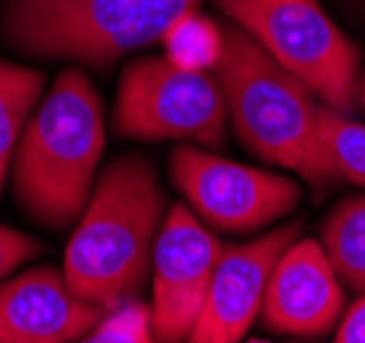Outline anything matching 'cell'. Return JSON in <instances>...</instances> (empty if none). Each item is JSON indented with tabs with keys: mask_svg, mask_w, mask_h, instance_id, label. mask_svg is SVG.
Wrapping results in <instances>:
<instances>
[{
	"mask_svg": "<svg viewBox=\"0 0 365 343\" xmlns=\"http://www.w3.org/2000/svg\"><path fill=\"white\" fill-rule=\"evenodd\" d=\"M44 82L46 76L41 71L0 60V191L22 128L41 98Z\"/></svg>",
	"mask_w": 365,
	"mask_h": 343,
	"instance_id": "4fadbf2b",
	"label": "cell"
},
{
	"mask_svg": "<svg viewBox=\"0 0 365 343\" xmlns=\"http://www.w3.org/2000/svg\"><path fill=\"white\" fill-rule=\"evenodd\" d=\"M164 191L153 166L123 155L101 172L66 248L63 275L76 297L107 314L134 302L164 224Z\"/></svg>",
	"mask_w": 365,
	"mask_h": 343,
	"instance_id": "6da1fadb",
	"label": "cell"
},
{
	"mask_svg": "<svg viewBox=\"0 0 365 343\" xmlns=\"http://www.w3.org/2000/svg\"><path fill=\"white\" fill-rule=\"evenodd\" d=\"M104 316L68 289L63 270L36 267L0 286V343H74Z\"/></svg>",
	"mask_w": 365,
	"mask_h": 343,
	"instance_id": "8fae6325",
	"label": "cell"
},
{
	"mask_svg": "<svg viewBox=\"0 0 365 343\" xmlns=\"http://www.w3.org/2000/svg\"><path fill=\"white\" fill-rule=\"evenodd\" d=\"M227 115L218 76L182 68L161 55L134 60L123 71L112 126L128 139H191L205 148H218L224 142Z\"/></svg>",
	"mask_w": 365,
	"mask_h": 343,
	"instance_id": "8992f818",
	"label": "cell"
},
{
	"mask_svg": "<svg viewBox=\"0 0 365 343\" xmlns=\"http://www.w3.org/2000/svg\"><path fill=\"white\" fill-rule=\"evenodd\" d=\"M161 41L167 46V58L172 63L194 71H207L215 68L221 58L224 30H218L210 19L199 16L197 11H185L169 25Z\"/></svg>",
	"mask_w": 365,
	"mask_h": 343,
	"instance_id": "5bb4252c",
	"label": "cell"
},
{
	"mask_svg": "<svg viewBox=\"0 0 365 343\" xmlns=\"http://www.w3.org/2000/svg\"><path fill=\"white\" fill-rule=\"evenodd\" d=\"M224 14L297 76L322 104L346 115L357 101L360 49L319 0H218Z\"/></svg>",
	"mask_w": 365,
	"mask_h": 343,
	"instance_id": "5b68a950",
	"label": "cell"
},
{
	"mask_svg": "<svg viewBox=\"0 0 365 343\" xmlns=\"http://www.w3.org/2000/svg\"><path fill=\"white\" fill-rule=\"evenodd\" d=\"M76 343H158L150 329V308L142 302H128L101 319L98 327L82 335Z\"/></svg>",
	"mask_w": 365,
	"mask_h": 343,
	"instance_id": "2e32d148",
	"label": "cell"
},
{
	"mask_svg": "<svg viewBox=\"0 0 365 343\" xmlns=\"http://www.w3.org/2000/svg\"><path fill=\"white\" fill-rule=\"evenodd\" d=\"M317 123L335 178H346L365 185V126L351 123L346 115L335 112L327 104H319Z\"/></svg>",
	"mask_w": 365,
	"mask_h": 343,
	"instance_id": "9a60e30c",
	"label": "cell"
},
{
	"mask_svg": "<svg viewBox=\"0 0 365 343\" xmlns=\"http://www.w3.org/2000/svg\"><path fill=\"white\" fill-rule=\"evenodd\" d=\"M322 248L335 275L365 295V196L341 202L322 226Z\"/></svg>",
	"mask_w": 365,
	"mask_h": 343,
	"instance_id": "7c38bea8",
	"label": "cell"
},
{
	"mask_svg": "<svg viewBox=\"0 0 365 343\" xmlns=\"http://www.w3.org/2000/svg\"><path fill=\"white\" fill-rule=\"evenodd\" d=\"M199 0H9L3 36L36 58L112 66L125 52L161 41Z\"/></svg>",
	"mask_w": 365,
	"mask_h": 343,
	"instance_id": "277c9868",
	"label": "cell"
},
{
	"mask_svg": "<svg viewBox=\"0 0 365 343\" xmlns=\"http://www.w3.org/2000/svg\"><path fill=\"white\" fill-rule=\"evenodd\" d=\"M169 172L199 218L227 232H251L287 215L300 202V185L273 172L235 164L197 148H178Z\"/></svg>",
	"mask_w": 365,
	"mask_h": 343,
	"instance_id": "52a82bcc",
	"label": "cell"
},
{
	"mask_svg": "<svg viewBox=\"0 0 365 343\" xmlns=\"http://www.w3.org/2000/svg\"><path fill=\"white\" fill-rule=\"evenodd\" d=\"M335 343H365V295L341 316Z\"/></svg>",
	"mask_w": 365,
	"mask_h": 343,
	"instance_id": "ac0fdd59",
	"label": "cell"
},
{
	"mask_svg": "<svg viewBox=\"0 0 365 343\" xmlns=\"http://www.w3.org/2000/svg\"><path fill=\"white\" fill-rule=\"evenodd\" d=\"M215 76L224 88L232 128L245 150L311 183L335 178L317 123L319 101L243 28L224 30Z\"/></svg>",
	"mask_w": 365,
	"mask_h": 343,
	"instance_id": "3957f363",
	"label": "cell"
},
{
	"mask_svg": "<svg viewBox=\"0 0 365 343\" xmlns=\"http://www.w3.org/2000/svg\"><path fill=\"white\" fill-rule=\"evenodd\" d=\"M41 254L38 240H33L25 232H16L11 226L0 224V281L14 272L19 265H25L28 259Z\"/></svg>",
	"mask_w": 365,
	"mask_h": 343,
	"instance_id": "e0dca14e",
	"label": "cell"
},
{
	"mask_svg": "<svg viewBox=\"0 0 365 343\" xmlns=\"http://www.w3.org/2000/svg\"><path fill=\"white\" fill-rule=\"evenodd\" d=\"M104 153V106L79 68H66L25 123L11 185L22 210L63 229L82 215Z\"/></svg>",
	"mask_w": 365,
	"mask_h": 343,
	"instance_id": "7a4b0ae2",
	"label": "cell"
},
{
	"mask_svg": "<svg viewBox=\"0 0 365 343\" xmlns=\"http://www.w3.org/2000/svg\"><path fill=\"white\" fill-rule=\"evenodd\" d=\"M357 93H360V101H363V109H365V79L360 82V90H357Z\"/></svg>",
	"mask_w": 365,
	"mask_h": 343,
	"instance_id": "d6986e66",
	"label": "cell"
},
{
	"mask_svg": "<svg viewBox=\"0 0 365 343\" xmlns=\"http://www.w3.org/2000/svg\"><path fill=\"white\" fill-rule=\"evenodd\" d=\"M344 316V289L317 240H294L281 254L267 281L262 322L264 327L317 338Z\"/></svg>",
	"mask_w": 365,
	"mask_h": 343,
	"instance_id": "30bf717a",
	"label": "cell"
},
{
	"mask_svg": "<svg viewBox=\"0 0 365 343\" xmlns=\"http://www.w3.org/2000/svg\"><path fill=\"white\" fill-rule=\"evenodd\" d=\"M224 242L197 221L182 205H175L153 245V305L150 329L158 343H185L205 308Z\"/></svg>",
	"mask_w": 365,
	"mask_h": 343,
	"instance_id": "ba28073f",
	"label": "cell"
},
{
	"mask_svg": "<svg viewBox=\"0 0 365 343\" xmlns=\"http://www.w3.org/2000/svg\"><path fill=\"white\" fill-rule=\"evenodd\" d=\"M300 237V224H287L270 235L224 248L205 297V308L185 343H237L262 314L267 281L281 254Z\"/></svg>",
	"mask_w": 365,
	"mask_h": 343,
	"instance_id": "9c48e42d",
	"label": "cell"
}]
</instances>
